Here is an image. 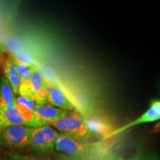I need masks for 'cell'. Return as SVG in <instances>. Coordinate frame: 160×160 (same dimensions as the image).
<instances>
[{"label": "cell", "mask_w": 160, "mask_h": 160, "mask_svg": "<svg viewBox=\"0 0 160 160\" xmlns=\"http://www.w3.org/2000/svg\"><path fill=\"white\" fill-rule=\"evenodd\" d=\"M131 160H159L157 157L148 153H144L142 152H139L133 157H130Z\"/></svg>", "instance_id": "cell-15"}, {"label": "cell", "mask_w": 160, "mask_h": 160, "mask_svg": "<svg viewBox=\"0 0 160 160\" xmlns=\"http://www.w3.org/2000/svg\"><path fill=\"white\" fill-rule=\"evenodd\" d=\"M101 160H131V158H125L122 157H119V156L109 154L108 153L107 155L105 156Z\"/></svg>", "instance_id": "cell-16"}, {"label": "cell", "mask_w": 160, "mask_h": 160, "mask_svg": "<svg viewBox=\"0 0 160 160\" xmlns=\"http://www.w3.org/2000/svg\"><path fill=\"white\" fill-rule=\"evenodd\" d=\"M34 113L36 117L42 125H48L56 120L66 117L69 114L70 112L45 103L37 105Z\"/></svg>", "instance_id": "cell-9"}, {"label": "cell", "mask_w": 160, "mask_h": 160, "mask_svg": "<svg viewBox=\"0 0 160 160\" xmlns=\"http://www.w3.org/2000/svg\"><path fill=\"white\" fill-rule=\"evenodd\" d=\"M33 128L24 125L8 127L0 131V147L7 150H19L29 147Z\"/></svg>", "instance_id": "cell-3"}, {"label": "cell", "mask_w": 160, "mask_h": 160, "mask_svg": "<svg viewBox=\"0 0 160 160\" xmlns=\"http://www.w3.org/2000/svg\"><path fill=\"white\" fill-rule=\"evenodd\" d=\"M4 73H5V77L11 85L14 94H19L20 78L17 68L11 57L8 58L5 61V65H4Z\"/></svg>", "instance_id": "cell-12"}, {"label": "cell", "mask_w": 160, "mask_h": 160, "mask_svg": "<svg viewBox=\"0 0 160 160\" xmlns=\"http://www.w3.org/2000/svg\"><path fill=\"white\" fill-rule=\"evenodd\" d=\"M48 125L55 128L61 133L68 135L78 140L85 142H93L95 136L88 128L82 119L81 115L74 112H70L65 117L56 120Z\"/></svg>", "instance_id": "cell-2"}, {"label": "cell", "mask_w": 160, "mask_h": 160, "mask_svg": "<svg viewBox=\"0 0 160 160\" xmlns=\"http://www.w3.org/2000/svg\"><path fill=\"white\" fill-rule=\"evenodd\" d=\"M16 106V97L11 85L5 77L0 80V107L12 108Z\"/></svg>", "instance_id": "cell-11"}, {"label": "cell", "mask_w": 160, "mask_h": 160, "mask_svg": "<svg viewBox=\"0 0 160 160\" xmlns=\"http://www.w3.org/2000/svg\"><path fill=\"white\" fill-rule=\"evenodd\" d=\"M15 125L27 126L26 122L16 106L12 108L0 107V131Z\"/></svg>", "instance_id": "cell-10"}, {"label": "cell", "mask_w": 160, "mask_h": 160, "mask_svg": "<svg viewBox=\"0 0 160 160\" xmlns=\"http://www.w3.org/2000/svg\"><path fill=\"white\" fill-rule=\"evenodd\" d=\"M29 80L33 101L37 105L45 104L47 102V82L36 66L33 67Z\"/></svg>", "instance_id": "cell-7"}, {"label": "cell", "mask_w": 160, "mask_h": 160, "mask_svg": "<svg viewBox=\"0 0 160 160\" xmlns=\"http://www.w3.org/2000/svg\"><path fill=\"white\" fill-rule=\"evenodd\" d=\"M81 117L95 137L99 138L103 141L111 139V134L116 130L111 122L103 117L81 115Z\"/></svg>", "instance_id": "cell-5"}, {"label": "cell", "mask_w": 160, "mask_h": 160, "mask_svg": "<svg viewBox=\"0 0 160 160\" xmlns=\"http://www.w3.org/2000/svg\"><path fill=\"white\" fill-rule=\"evenodd\" d=\"M151 133H160V120L157 123H156L154 125H153V128L151 129Z\"/></svg>", "instance_id": "cell-18"}, {"label": "cell", "mask_w": 160, "mask_h": 160, "mask_svg": "<svg viewBox=\"0 0 160 160\" xmlns=\"http://www.w3.org/2000/svg\"><path fill=\"white\" fill-rule=\"evenodd\" d=\"M8 160H50L48 159H46V158L22 154V153H15V152L9 153L8 156Z\"/></svg>", "instance_id": "cell-14"}, {"label": "cell", "mask_w": 160, "mask_h": 160, "mask_svg": "<svg viewBox=\"0 0 160 160\" xmlns=\"http://www.w3.org/2000/svg\"><path fill=\"white\" fill-rule=\"evenodd\" d=\"M59 133L48 125H42L33 129L29 147L40 155L51 153Z\"/></svg>", "instance_id": "cell-4"}, {"label": "cell", "mask_w": 160, "mask_h": 160, "mask_svg": "<svg viewBox=\"0 0 160 160\" xmlns=\"http://www.w3.org/2000/svg\"><path fill=\"white\" fill-rule=\"evenodd\" d=\"M158 120H160V100L154 99L151 101L150 107L145 113H142L139 118L133 120L127 125L116 129L111 134V138L120 134L122 132L132 128L134 126L141 125V124L153 122L158 121Z\"/></svg>", "instance_id": "cell-6"}, {"label": "cell", "mask_w": 160, "mask_h": 160, "mask_svg": "<svg viewBox=\"0 0 160 160\" xmlns=\"http://www.w3.org/2000/svg\"><path fill=\"white\" fill-rule=\"evenodd\" d=\"M0 158H1V153H0Z\"/></svg>", "instance_id": "cell-20"}, {"label": "cell", "mask_w": 160, "mask_h": 160, "mask_svg": "<svg viewBox=\"0 0 160 160\" xmlns=\"http://www.w3.org/2000/svg\"><path fill=\"white\" fill-rule=\"evenodd\" d=\"M47 102L50 105L65 111H72L74 110V106L66 97L64 92L57 86L47 82Z\"/></svg>", "instance_id": "cell-8"}, {"label": "cell", "mask_w": 160, "mask_h": 160, "mask_svg": "<svg viewBox=\"0 0 160 160\" xmlns=\"http://www.w3.org/2000/svg\"><path fill=\"white\" fill-rule=\"evenodd\" d=\"M56 151L85 160H101L108 153V147L103 140L85 142L59 133L55 143Z\"/></svg>", "instance_id": "cell-1"}, {"label": "cell", "mask_w": 160, "mask_h": 160, "mask_svg": "<svg viewBox=\"0 0 160 160\" xmlns=\"http://www.w3.org/2000/svg\"><path fill=\"white\" fill-rule=\"evenodd\" d=\"M16 104L33 111H35L37 106L33 101L22 96H18L17 97H16Z\"/></svg>", "instance_id": "cell-13"}, {"label": "cell", "mask_w": 160, "mask_h": 160, "mask_svg": "<svg viewBox=\"0 0 160 160\" xmlns=\"http://www.w3.org/2000/svg\"><path fill=\"white\" fill-rule=\"evenodd\" d=\"M0 160H8V157H2V158H0Z\"/></svg>", "instance_id": "cell-19"}, {"label": "cell", "mask_w": 160, "mask_h": 160, "mask_svg": "<svg viewBox=\"0 0 160 160\" xmlns=\"http://www.w3.org/2000/svg\"><path fill=\"white\" fill-rule=\"evenodd\" d=\"M56 159L57 160H85V159H80V158H77V157H70V156L62 154V153H60V154L57 155Z\"/></svg>", "instance_id": "cell-17"}]
</instances>
